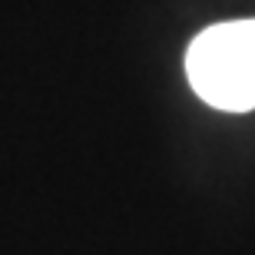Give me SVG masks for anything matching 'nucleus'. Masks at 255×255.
Segmentation results:
<instances>
[{
    "label": "nucleus",
    "mask_w": 255,
    "mask_h": 255,
    "mask_svg": "<svg viewBox=\"0 0 255 255\" xmlns=\"http://www.w3.org/2000/svg\"><path fill=\"white\" fill-rule=\"evenodd\" d=\"M186 76L202 103L255 110V20H226L202 30L186 50Z\"/></svg>",
    "instance_id": "f257e3e1"
}]
</instances>
